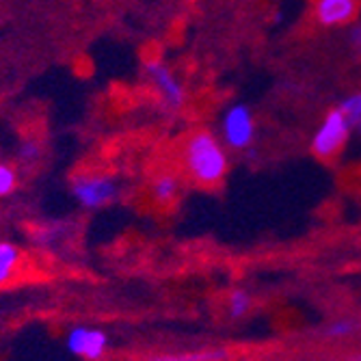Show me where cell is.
Listing matches in <instances>:
<instances>
[{
	"label": "cell",
	"mask_w": 361,
	"mask_h": 361,
	"mask_svg": "<svg viewBox=\"0 0 361 361\" xmlns=\"http://www.w3.org/2000/svg\"><path fill=\"white\" fill-rule=\"evenodd\" d=\"M184 165L188 176L202 186L219 184L227 173V156L221 141L208 133L197 130L186 139L184 145Z\"/></svg>",
	"instance_id": "cell-1"
},
{
	"label": "cell",
	"mask_w": 361,
	"mask_h": 361,
	"mask_svg": "<svg viewBox=\"0 0 361 361\" xmlns=\"http://www.w3.org/2000/svg\"><path fill=\"white\" fill-rule=\"evenodd\" d=\"M350 121L344 115L342 109H334L324 115L322 123L318 126L316 135L312 139V152L316 158L322 160H334L346 145L348 137H350Z\"/></svg>",
	"instance_id": "cell-2"
},
{
	"label": "cell",
	"mask_w": 361,
	"mask_h": 361,
	"mask_svg": "<svg viewBox=\"0 0 361 361\" xmlns=\"http://www.w3.org/2000/svg\"><path fill=\"white\" fill-rule=\"evenodd\" d=\"M72 192L85 208H100L109 204L117 195V184L111 176L104 173H89L78 176L72 182Z\"/></svg>",
	"instance_id": "cell-3"
},
{
	"label": "cell",
	"mask_w": 361,
	"mask_h": 361,
	"mask_svg": "<svg viewBox=\"0 0 361 361\" xmlns=\"http://www.w3.org/2000/svg\"><path fill=\"white\" fill-rule=\"evenodd\" d=\"M221 133L229 147H234V149L249 147L255 137V121H253L251 111L245 104L229 106L227 113L223 115Z\"/></svg>",
	"instance_id": "cell-4"
},
{
	"label": "cell",
	"mask_w": 361,
	"mask_h": 361,
	"mask_svg": "<svg viewBox=\"0 0 361 361\" xmlns=\"http://www.w3.org/2000/svg\"><path fill=\"white\" fill-rule=\"evenodd\" d=\"M145 72L149 76V80L154 82V87L158 89L160 97L165 100V104L173 111L182 109L184 104V87L182 82L176 78V74L171 72V68H167L165 63L158 61V59H152L145 63Z\"/></svg>",
	"instance_id": "cell-5"
},
{
	"label": "cell",
	"mask_w": 361,
	"mask_h": 361,
	"mask_svg": "<svg viewBox=\"0 0 361 361\" xmlns=\"http://www.w3.org/2000/svg\"><path fill=\"white\" fill-rule=\"evenodd\" d=\"M65 346L72 355H78L89 361L102 359L109 348V336L102 329H91V326H76L68 334Z\"/></svg>",
	"instance_id": "cell-6"
},
{
	"label": "cell",
	"mask_w": 361,
	"mask_h": 361,
	"mask_svg": "<svg viewBox=\"0 0 361 361\" xmlns=\"http://www.w3.org/2000/svg\"><path fill=\"white\" fill-rule=\"evenodd\" d=\"M314 16L322 26H344L359 16V0H316Z\"/></svg>",
	"instance_id": "cell-7"
},
{
	"label": "cell",
	"mask_w": 361,
	"mask_h": 361,
	"mask_svg": "<svg viewBox=\"0 0 361 361\" xmlns=\"http://www.w3.org/2000/svg\"><path fill=\"white\" fill-rule=\"evenodd\" d=\"M22 264V251L11 243H0V288L11 283Z\"/></svg>",
	"instance_id": "cell-8"
},
{
	"label": "cell",
	"mask_w": 361,
	"mask_h": 361,
	"mask_svg": "<svg viewBox=\"0 0 361 361\" xmlns=\"http://www.w3.org/2000/svg\"><path fill=\"white\" fill-rule=\"evenodd\" d=\"M180 192V180L173 173H162L152 182V197L160 206H169L176 202Z\"/></svg>",
	"instance_id": "cell-9"
},
{
	"label": "cell",
	"mask_w": 361,
	"mask_h": 361,
	"mask_svg": "<svg viewBox=\"0 0 361 361\" xmlns=\"http://www.w3.org/2000/svg\"><path fill=\"white\" fill-rule=\"evenodd\" d=\"M229 353L225 348H200L180 355H158L152 361H227Z\"/></svg>",
	"instance_id": "cell-10"
},
{
	"label": "cell",
	"mask_w": 361,
	"mask_h": 361,
	"mask_svg": "<svg viewBox=\"0 0 361 361\" xmlns=\"http://www.w3.org/2000/svg\"><path fill=\"white\" fill-rule=\"evenodd\" d=\"M359 329H361V320H357V318H338V320H334V322H329L324 326L322 336L338 340V338L355 336Z\"/></svg>",
	"instance_id": "cell-11"
},
{
	"label": "cell",
	"mask_w": 361,
	"mask_h": 361,
	"mask_svg": "<svg viewBox=\"0 0 361 361\" xmlns=\"http://www.w3.org/2000/svg\"><path fill=\"white\" fill-rule=\"evenodd\" d=\"M251 310V294L247 290H232L227 297V314L229 318H243Z\"/></svg>",
	"instance_id": "cell-12"
},
{
	"label": "cell",
	"mask_w": 361,
	"mask_h": 361,
	"mask_svg": "<svg viewBox=\"0 0 361 361\" xmlns=\"http://www.w3.org/2000/svg\"><path fill=\"white\" fill-rule=\"evenodd\" d=\"M340 109H342V111H344V115L348 117L350 126L361 133V93H355V95L346 97V100L342 102V106H340Z\"/></svg>",
	"instance_id": "cell-13"
},
{
	"label": "cell",
	"mask_w": 361,
	"mask_h": 361,
	"mask_svg": "<svg viewBox=\"0 0 361 361\" xmlns=\"http://www.w3.org/2000/svg\"><path fill=\"white\" fill-rule=\"evenodd\" d=\"M18 178L9 165H0V197H7L16 190Z\"/></svg>",
	"instance_id": "cell-14"
},
{
	"label": "cell",
	"mask_w": 361,
	"mask_h": 361,
	"mask_svg": "<svg viewBox=\"0 0 361 361\" xmlns=\"http://www.w3.org/2000/svg\"><path fill=\"white\" fill-rule=\"evenodd\" d=\"M39 145L35 141H24L20 145V158L26 160V162H32V160H37L39 158Z\"/></svg>",
	"instance_id": "cell-15"
},
{
	"label": "cell",
	"mask_w": 361,
	"mask_h": 361,
	"mask_svg": "<svg viewBox=\"0 0 361 361\" xmlns=\"http://www.w3.org/2000/svg\"><path fill=\"white\" fill-rule=\"evenodd\" d=\"M350 46H353L355 50H359V52H361V22H359V24H355V26H353V30H350Z\"/></svg>",
	"instance_id": "cell-16"
}]
</instances>
